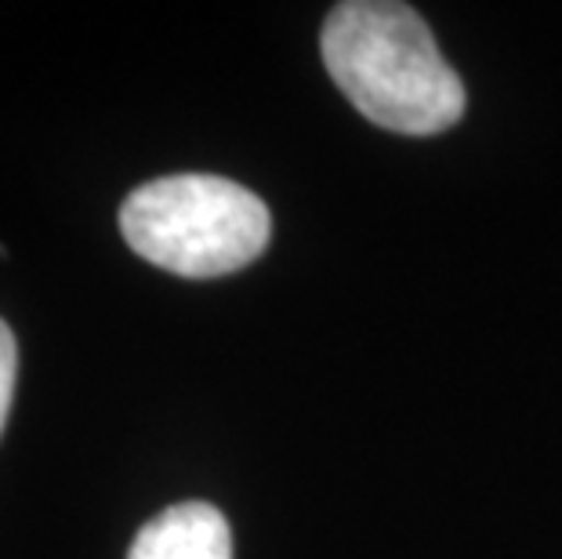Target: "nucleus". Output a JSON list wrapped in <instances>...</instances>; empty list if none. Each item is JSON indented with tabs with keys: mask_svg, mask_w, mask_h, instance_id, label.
Returning a JSON list of instances; mask_svg holds the SVG:
<instances>
[{
	"mask_svg": "<svg viewBox=\"0 0 562 559\" xmlns=\"http://www.w3.org/2000/svg\"><path fill=\"white\" fill-rule=\"evenodd\" d=\"M323 66L370 124L439 135L464 116V85L432 30L396 0H345L323 22Z\"/></svg>",
	"mask_w": 562,
	"mask_h": 559,
	"instance_id": "f257e3e1",
	"label": "nucleus"
},
{
	"mask_svg": "<svg viewBox=\"0 0 562 559\" xmlns=\"http://www.w3.org/2000/svg\"><path fill=\"white\" fill-rule=\"evenodd\" d=\"M127 247L175 277L207 280L250 266L269 247L266 200L218 175H167L121 208Z\"/></svg>",
	"mask_w": 562,
	"mask_h": 559,
	"instance_id": "f03ea898",
	"label": "nucleus"
},
{
	"mask_svg": "<svg viewBox=\"0 0 562 559\" xmlns=\"http://www.w3.org/2000/svg\"><path fill=\"white\" fill-rule=\"evenodd\" d=\"M127 559H233V534L214 505L182 502L138 530Z\"/></svg>",
	"mask_w": 562,
	"mask_h": 559,
	"instance_id": "7ed1b4c3",
	"label": "nucleus"
},
{
	"mask_svg": "<svg viewBox=\"0 0 562 559\" xmlns=\"http://www.w3.org/2000/svg\"><path fill=\"white\" fill-rule=\"evenodd\" d=\"M15 371H19V349H15V335L11 327L0 320V433L8 425L11 414V392H15Z\"/></svg>",
	"mask_w": 562,
	"mask_h": 559,
	"instance_id": "20e7f679",
	"label": "nucleus"
}]
</instances>
